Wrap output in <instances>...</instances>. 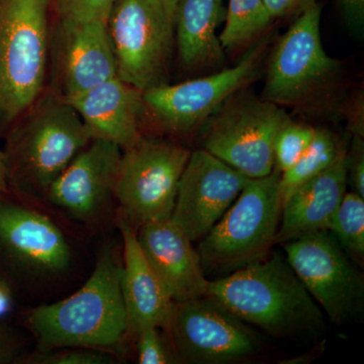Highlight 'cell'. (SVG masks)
Returning a JSON list of instances; mask_svg holds the SVG:
<instances>
[{
  "label": "cell",
  "instance_id": "obj_1",
  "mask_svg": "<svg viewBox=\"0 0 364 364\" xmlns=\"http://www.w3.org/2000/svg\"><path fill=\"white\" fill-rule=\"evenodd\" d=\"M207 296L274 336L315 332L324 324L320 306L279 253L208 280Z\"/></svg>",
  "mask_w": 364,
  "mask_h": 364
},
{
  "label": "cell",
  "instance_id": "obj_2",
  "mask_svg": "<svg viewBox=\"0 0 364 364\" xmlns=\"http://www.w3.org/2000/svg\"><path fill=\"white\" fill-rule=\"evenodd\" d=\"M122 272L105 248L85 286L71 296L28 314V322L42 351L64 347L105 349L119 346L129 333L122 293Z\"/></svg>",
  "mask_w": 364,
  "mask_h": 364
},
{
  "label": "cell",
  "instance_id": "obj_3",
  "mask_svg": "<svg viewBox=\"0 0 364 364\" xmlns=\"http://www.w3.org/2000/svg\"><path fill=\"white\" fill-rule=\"evenodd\" d=\"M322 6L296 16L270 53L260 97L282 107L323 112L336 105L343 77L339 60L326 52L321 37Z\"/></svg>",
  "mask_w": 364,
  "mask_h": 364
},
{
  "label": "cell",
  "instance_id": "obj_4",
  "mask_svg": "<svg viewBox=\"0 0 364 364\" xmlns=\"http://www.w3.org/2000/svg\"><path fill=\"white\" fill-rule=\"evenodd\" d=\"M16 122L4 152L9 183L46 195L92 136L75 109L51 90Z\"/></svg>",
  "mask_w": 364,
  "mask_h": 364
},
{
  "label": "cell",
  "instance_id": "obj_5",
  "mask_svg": "<svg viewBox=\"0 0 364 364\" xmlns=\"http://www.w3.org/2000/svg\"><path fill=\"white\" fill-rule=\"evenodd\" d=\"M48 0H0V130L44 91L50 57Z\"/></svg>",
  "mask_w": 364,
  "mask_h": 364
},
{
  "label": "cell",
  "instance_id": "obj_6",
  "mask_svg": "<svg viewBox=\"0 0 364 364\" xmlns=\"http://www.w3.org/2000/svg\"><path fill=\"white\" fill-rule=\"evenodd\" d=\"M279 173L249 178L219 222L198 241L203 270L229 273L267 257L277 244L282 202Z\"/></svg>",
  "mask_w": 364,
  "mask_h": 364
},
{
  "label": "cell",
  "instance_id": "obj_7",
  "mask_svg": "<svg viewBox=\"0 0 364 364\" xmlns=\"http://www.w3.org/2000/svg\"><path fill=\"white\" fill-rule=\"evenodd\" d=\"M176 0H117L109 20L117 77L140 91L168 83Z\"/></svg>",
  "mask_w": 364,
  "mask_h": 364
},
{
  "label": "cell",
  "instance_id": "obj_8",
  "mask_svg": "<svg viewBox=\"0 0 364 364\" xmlns=\"http://www.w3.org/2000/svg\"><path fill=\"white\" fill-rule=\"evenodd\" d=\"M289 119L284 107L244 88L200 126V146L248 178L265 177L274 169L275 136Z\"/></svg>",
  "mask_w": 364,
  "mask_h": 364
},
{
  "label": "cell",
  "instance_id": "obj_9",
  "mask_svg": "<svg viewBox=\"0 0 364 364\" xmlns=\"http://www.w3.org/2000/svg\"><path fill=\"white\" fill-rule=\"evenodd\" d=\"M191 152L178 144L143 136L123 151L114 196L122 214L136 230L171 218Z\"/></svg>",
  "mask_w": 364,
  "mask_h": 364
},
{
  "label": "cell",
  "instance_id": "obj_10",
  "mask_svg": "<svg viewBox=\"0 0 364 364\" xmlns=\"http://www.w3.org/2000/svg\"><path fill=\"white\" fill-rule=\"evenodd\" d=\"M269 36H263L231 68L143 91L148 114L170 133L188 135L198 131L225 100L257 79L267 56Z\"/></svg>",
  "mask_w": 364,
  "mask_h": 364
},
{
  "label": "cell",
  "instance_id": "obj_11",
  "mask_svg": "<svg viewBox=\"0 0 364 364\" xmlns=\"http://www.w3.org/2000/svg\"><path fill=\"white\" fill-rule=\"evenodd\" d=\"M166 330L176 363L223 364L256 355L257 333L208 296L174 301Z\"/></svg>",
  "mask_w": 364,
  "mask_h": 364
},
{
  "label": "cell",
  "instance_id": "obj_12",
  "mask_svg": "<svg viewBox=\"0 0 364 364\" xmlns=\"http://www.w3.org/2000/svg\"><path fill=\"white\" fill-rule=\"evenodd\" d=\"M282 245L287 262L330 320L341 324L363 313V273L329 232L303 235Z\"/></svg>",
  "mask_w": 364,
  "mask_h": 364
},
{
  "label": "cell",
  "instance_id": "obj_13",
  "mask_svg": "<svg viewBox=\"0 0 364 364\" xmlns=\"http://www.w3.org/2000/svg\"><path fill=\"white\" fill-rule=\"evenodd\" d=\"M248 179L208 151H191L177 188L172 221L191 241L202 240L236 200Z\"/></svg>",
  "mask_w": 364,
  "mask_h": 364
},
{
  "label": "cell",
  "instance_id": "obj_14",
  "mask_svg": "<svg viewBox=\"0 0 364 364\" xmlns=\"http://www.w3.org/2000/svg\"><path fill=\"white\" fill-rule=\"evenodd\" d=\"M52 92L69 100L116 77L107 23L59 21L50 39Z\"/></svg>",
  "mask_w": 364,
  "mask_h": 364
},
{
  "label": "cell",
  "instance_id": "obj_15",
  "mask_svg": "<svg viewBox=\"0 0 364 364\" xmlns=\"http://www.w3.org/2000/svg\"><path fill=\"white\" fill-rule=\"evenodd\" d=\"M123 150L111 141L92 139L50 186V202L78 219H90L114 195Z\"/></svg>",
  "mask_w": 364,
  "mask_h": 364
},
{
  "label": "cell",
  "instance_id": "obj_16",
  "mask_svg": "<svg viewBox=\"0 0 364 364\" xmlns=\"http://www.w3.org/2000/svg\"><path fill=\"white\" fill-rule=\"evenodd\" d=\"M0 247L37 275L65 272L71 252L65 237L46 215L16 203L0 202Z\"/></svg>",
  "mask_w": 364,
  "mask_h": 364
},
{
  "label": "cell",
  "instance_id": "obj_17",
  "mask_svg": "<svg viewBox=\"0 0 364 364\" xmlns=\"http://www.w3.org/2000/svg\"><path fill=\"white\" fill-rule=\"evenodd\" d=\"M136 234L144 256L173 301L207 296L208 280L198 251L171 218L144 224Z\"/></svg>",
  "mask_w": 364,
  "mask_h": 364
},
{
  "label": "cell",
  "instance_id": "obj_18",
  "mask_svg": "<svg viewBox=\"0 0 364 364\" xmlns=\"http://www.w3.org/2000/svg\"><path fill=\"white\" fill-rule=\"evenodd\" d=\"M66 102L78 112L92 139L111 141L124 151L142 138L141 127L148 114L142 91L117 76Z\"/></svg>",
  "mask_w": 364,
  "mask_h": 364
},
{
  "label": "cell",
  "instance_id": "obj_19",
  "mask_svg": "<svg viewBox=\"0 0 364 364\" xmlns=\"http://www.w3.org/2000/svg\"><path fill=\"white\" fill-rule=\"evenodd\" d=\"M117 223L124 241L122 293L129 333L136 334L146 327L165 329L173 308V299L144 256L136 240L135 228L122 213Z\"/></svg>",
  "mask_w": 364,
  "mask_h": 364
},
{
  "label": "cell",
  "instance_id": "obj_20",
  "mask_svg": "<svg viewBox=\"0 0 364 364\" xmlns=\"http://www.w3.org/2000/svg\"><path fill=\"white\" fill-rule=\"evenodd\" d=\"M347 184L345 153L329 168L301 184L284 200L277 244L313 232L327 231L346 193Z\"/></svg>",
  "mask_w": 364,
  "mask_h": 364
},
{
  "label": "cell",
  "instance_id": "obj_21",
  "mask_svg": "<svg viewBox=\"0 0 364 364\" xmlns=\"http://www.w3.org/2000/svg\"><path fill=\"white\" fill-rule=\"evenodd\" d=\"M225 18L224 0H176V52L182 70L208 74L224 68L226 53L217 31Z\"/></svg>",
  "mask_w": 364,
  "mask_h": 364
},
{
  "label": "cell",
  "instance_id": "obj_22",
  "mask_svg": "<svg viewBox=\"0 0 364 364\" xmlns=\"http://www.w3.org/2000/svg\"><path fill=\"white\" fill-rule=\"evenodd\" d=\"M272 14L264 0H228L224 30L220 42L225 53L250 48L272 26Z\"/></svg>",
  "mask_w": 364,
  "mask_h": 364
},
{
  "label": "cell",
  "instance_id": "obj_23",
  "mask_svg": "<svg viewBox=\"0 0 364 364\" xmlns=\"http://www.w3.org/2000/svg\"><path fill=\"white\" fill-rule=\"evenodd\" d=\"M347 148L338 135L325 128H316L312 143L291 168L279 174L280 198L284 203L301 184L329 168Z\"/></svg>",
  "mask_w": 364,
  "mask_h": 364
},
{
  "label": "cell",
  "instance_id": "obj_24",
  "mask_svg": "<svg viewBox=\"0 0 364 364\" xmlns=\"http://www.w3.org/2000/svg\"><path fill=\"white\" fill-rule=\"evenodd\" d=\"M328 232L338 242L345 252L348 253L358 264L364 259V198L358 193H345Z\"/></svg>",
  "mask_w": 364,
  "mask_h": 364
},
{
  "label": "cell",
  "instance_id": "obj_25",
  "mask_svg": "<svg viewBox=\"0 0 364 364\" xmlns=\"http://www.w3.org/2000/svg\"><path fill=\"white\" fill-rule=\"evenodd\" d=\"M316 128L310 124L287 122L275 136L273 144V171L282 174L294 166L312 143Z\"/></svg>",
  "mask_w": 364,
  "mask_h": 364
},
{
  "label": "cell",
  "instance_id": "obj_26",
  "mask_svg": "<svg viewBox=\"0 0 364 364\" xmlns=\"http://www.w3.org/2000/svg\"><path fill=\"white\" fill-rule=\"evenodd\" d=\"M117 0H54L59 21L107 23Z\"/></svg>",
  "mask_w": 364,
  "mask_h": 364
},
{
  "label": "cell",
  "instance_id": "obj_27",
  "mask_svg": "<svg viewBox=\"0 0 364 364\" xmlns=\"http://www.w3.org/2000/svg\"><path fill=\"white\" fill-rule=\"evenodd\" d=\"M30 363L36 364H111L114 358L100 349L86 347H64L42 351L33 356Z\"/></svg>",
  "mask_w": 364,
  "mask_h": 364
},
{
  "label": "cell",
  "instance_id": "obj_28",
  "mask_svg": "<svg viewBox=\"0 0 364 364\" xmlns=\"http://www.w3.org/2000/svg\"><path fill=\"white\" fill-rule=\"evenodd\" d=\"M136 354L140 364L176 363L171 347L167 346L160 328L146 327L136 333Z\"/></svg>",
  "mask_w": 364,
  "mask_h": 364
},
{
  "label": "cell",
  "instance_id": "obj_29",
  "mask_svg": "<svg viewBox=\"0 0 364 364\" xmlns=\"http://www.w3.org/2000/svg\"><path fill=\"white\" fill-rule=\"evenodd\" d=\"M347 182L354 193L364 198V141L353 136L350 148L346 152Z\"/></svg>",
  "mask_w": 364,
  "mask_h": 364
},
{
  "label": "cell",
  "instance_id": "obj_30",
  "mask_svg": "<svg viewBox=\"0 0 364 364\" xmlns=\"http://www.w3.org/2000/svg\"><path fill=\"white\" fill-rule=\"evenodd\" d=\"M345 25L352 35L360 39L364 35V0H336Z\"/></svg>",
  "mask_w": 364,
  "mask_h": 364
},
{
  "label": "cell",
  "instance_id": "obj_31",
  "mask_svg": "<svg viewBox=\"0 0 364 364\" xmlns=\"http://www.w3.org/2000/svg\"><path fill=\"white\" fill-rule=\"evenodd\" d=\"M273 20L296 18L318 0H264Z\"/></svg>",
  "mask_w": 364,
  "mask_h": 364
},
{
  "label": "cell",
  "instance_id": "obj_32",
  "mask_svg": "<svg viewBox=\"0 0 364 364\" xmlns=\"http://www.w3.org/2000/svg\"><path fill=\"white\" fill-rule=\"evenodd\" d=\"M344 114L352 135L364 136V98L363 91H358L344 104Z\"/></svg>",
  "mask_w": 364,
  "mask_h": 364
},
{
  "label": "cell",
  "instance_id": "obj_33",
  "mask_svg": "<svg viewBox=\"0 0 364 364\" xmlns=\"http://www.w3.org/2000/svg\"><path fill=\"white\" fill-rule=\"evenodd\" d=\"M18 352V341L7 328L0 324V364L11 363Z\"/></svg>",
  "mask_w": 364,
  "mask_h": 364
},
{
  "label": "cell",
  "instance_id": "obj_34",
  "mask_svg": "<svg viewBox=\"0 0 364 364\" xmlns=\"http://www.w3.org/2000/svg\"><path fill=\"white\" fill-rule=\"evenodd\" d=\"M9 191L6 153L0 148V193Z\"/></svg>",
  "mask_w": 364,
  "mask_h": 364
},
{
  "label": "cell",
  "instance_id": "obj_35",
  "mask_svg": "<svg viewBox=\"0 0 364 364\" xmlns=\"http://www.w3.org/2000/svg\"><path fill=\"white\" fill-rule=\"evenodd\" d=\"M9 305H11L9 294L7 293L6 287L0 284V316L9 310Z\"/></svg>",
  "mask_w": 364,
  "mask_h": 364
}]
</instances>
